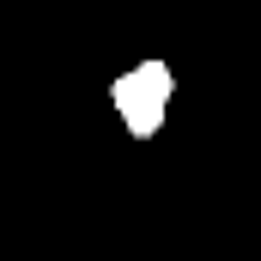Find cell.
Returning a JSON list of instances; mask_svg holds the SVG:
<instances>
[{
    "instance_id": "6da1fadb",
    "label": "cell",
    "mask_w": 261,
    "mask_h": 261,
    "mask_svg": "<svg viewBox=\"0 0 261 261\" xmlns=\"http://www.w3.org/2000/svg\"><path fill=\"white\" fill-rule=\"evenodd\" d=\"M170 97H176V73L170 61H158V55H146V61H134L116 85H110V103H116V116H122V128L146 146V140H158L164 134V116H170Z\"/></svg>"
}]
</instances>
